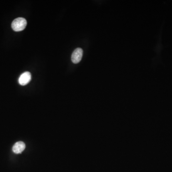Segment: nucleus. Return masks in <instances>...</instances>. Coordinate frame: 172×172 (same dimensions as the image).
Instances as JSON below:
<instances>
[{
  "label": "nucleus",
  "mask_w": 172,
  "mask_h": 172,
  "mask_svg": "<svg viewBox=\"0 0 172 172\" xmlns=\"http://www.w3.org/2000/svg\"><path fill=\"white\" fill-rule=\"evenodd\" d=\"M27 21L22 17H18L15 19L12 23V29L15 32L23 31L26 27Z\"/></svg>",
  "instance_id": "f257e3e1"
},
{
  "label": "nucleus",
  "mask_w": 172,
  "mask_h": 172,
  "mask_svg": "<svg viewBox=\"0 0 172 172\" xmlns=\"http://www.w3.org/2000/svg\"><path fill=\"white\" fill-rule=\"evenodd\" d=\"M83 51L81 48H77L75 50L71 55V60L74 64L79 63L81 60Z\"/></svg>",
  "instance_id": "f03ea898"
},
{
  "label": "nucleus",
  "mask_w": 172,
  "mask_h": 172,
  "mask_svg": "<svg viewBox=\"0 0 172 172\" xmlns=\"http://www.w3.org/2000/svg\"><path fill=\"white\" fill-rule=\"evenodd\" d=\"M31 80V74L29 72H25L23 73L18 79L19 83L22 86H25L29 83Z\"/></svg>",
  "instance_id": "7ed1b4c3"
},
{
  "label": "nucleus",
  "mask_w": 172,
  "mask_h": 172,
  "mask_svg": "<svg viewBox=\"0 0 172 172\" xmlns=\"http://www.w3.org/2000/svg\"><path fill=\"white\" fill-rule=\"evenodd\" d=\"M25 148V145L23 141H19L15 143L13 147V151L16 154L22 153Z\"/></svg>",
  "instance_id": "20e7f679"
}]
</instances>
